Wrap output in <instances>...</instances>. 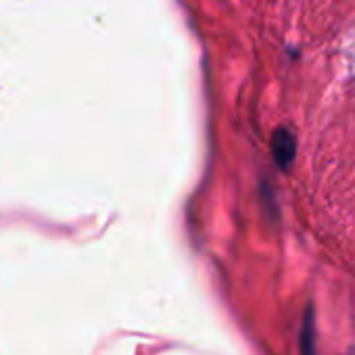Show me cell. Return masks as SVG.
<instances>
[{"instance_id":"cell-1","label":"cell","mask_w":355,"mask_h":355,"mask_svg":"<svg viewBox=\"0 0 355 355\" xmlns=\"http://www.w3.org/2000/svg\"><path fill=\"white\" fill-rule=\"evenodd\" d=\"M295 153H297L295 134L288 128H278L274 132V136H272V155H274V161L282 169H288L291 163L295 161Z\"/></svg>"},{"instance_id":"cell-2","label":"cell","mask_w":355,"mask_h":355,"mask_svg":"<svg viewBox=\"0 0 355 355\" xmlns=\"http://www.w3.org/2000/svg\"><path fill=\"white\" fill-rule=\"evenodd\" d=\"M301 355H315V326H313V307L309 305L305 311L303 328H301Z\"/></svg>"}]
</instances>
